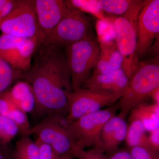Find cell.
Instances as JSON below:
<instances>
[{"label":"cell","instance_id":"6da1fadb","mask_svg":"<svg viewBox=\"0 0 159 159\" xmlns=\"http://www.w3.org/2000/svg\"><path fill=\"white\" fill-rule=\"evenodd\" d=\"M65 48L46 42L37 46L30 68L22 71L20 79L30 84L36 99V116H67V94L73 91Z\"/></svg>","mask_w":159,"mask_h":159},{"label":"cell","instance_id":"7a4b0ae2","mask_svg":"<svg viewBox=\"0 0 159 159\" xmlns=\"http://www.w3.org/2000/svg\"><path fill=\"white\" fill-rule=\"evenodd\" d=\"M159 88L158 57L139 62L129 79L125 93L117 105L119 116L125 118L132 109L144 103Z\"/></svg>","mask_w":159,"mask_h":159},{"label":"cell","instance_id":"3957f363","mask_svg":"<svg viewBox=\"0 0 159 159\" xmlns=\"http://www.w3.org/2000/svg\"><path fill=\"white\" fill-rule=\"evenodd\" d=\"M70 123L64 116L48 115L31 127L29 135L37 136L38 139L50 145L59 156L78 158L84 150L78 145Z\"/></svg>","mask_w":159,"mask_h":159},{"label":"cell","instance_id":"277c9868","mask_svg":"<svg viewBox=\"0 0 159 159\" xmlns=\"http://www.w3.org/2000/svg\"><path fill=\"white\" fill-rule=\"evenodd\" d=\"M64 49L73 91H76L82 87L98 62L99 44L93 34Z\"/></svg>","mask_w":159,"mask_h":159},{"label":"cell","instance_id":"5b68a950","mask_svg":"<svg viewBox=\"0 0 159 159\" xmlns=\"http://www.w3.org/2000/svg\"><path fill=\"white\" fill-rule=\"evenodd\" d=\"M145 1H138L126 13L114 20L116 43L123 58V68L129 79L139 62L136 52L137 18Z\"/></svg>","mask_w":159,"mask_h":159},{"label":"cell","instance_id":"8992f818","mask_svg":"<svg viewBox=\"0 0 159 159\" xmlns=\"http://www.w3.org/2000/svg\"><path fill=\"white\" fill-rule=\"evenodd\" d=\"M69 5L66 14L50 36L43 42L65 48L93 34L90 17L83 11Z\"/></svg>","mask_w":159,"mask_h":159},{"label":"cell","instance_id":"52a82bcc","mask_svg":"<svg viewBox=\"0 0 159 159\" xmlns=\"http://www.w3.org/2000/svg\"><path fill=\"white\" fill-rule=\"evenodd\" d=\"M2 34L42 43L38 25L34 0H20L0 25Z\"/></svg>","mask_w":159,"mask_h":159},{"label":"cell","instance_id":"ba28073f","mask_svg":"<svg viewBox=\"0 0 159 159\" xmlns=\"http://www.w3.org/2000/svg\"><path fill=\"white\" fill-rule=\"evenodd\" d=\"M117 105L85 115L75 121H70V125L79 146L97 148L103 126L116 115Z\"/></svg>","mask_w":159,"mask_h":159},{"label":"cell","instance_id":"9c48e42d","mask_svg":"<svg viewBox=\"0 0 159 159\" xmlns=\"http://www.w3.org/2000/svg\"><path fill=\"white\" fill-rule=\"evenodd\" d=\"M122 96L116 94L102 93L81 88L67 94L69 112L66 119L74 121L85 115L102 110L112 105Z\"/></svg>","mask_w":159,"mask_h":159},{"label":"cell","instance_id":"30bf717a","mask_svg":"<svg viewBox=\"0 0 159 159\" xmlns=\"http://www.w3.org/2000/svg\"><path fill=\"white\" fill-rule=\"evenodd\" d=\"M137 54L147 53L159 33V1H145L137 18Z\"/></svg>","mask_w":159,"mask_h":159},{"label":"cell","instance_id":"8fae6325","mask_svg":"<svg viewBox=\"0 0 159 159\" xmlns=\"http://www.w3.org/2000/svg\"><path fill=\"white\" fill-rule=\"evenodd\" d=\"M39 31L42 42L50 36L68 10L66 1L34 0Z\"/></svg>","mask_w":159,"mask_h":159},{"label":"cell","instance_id":"7c38bea8","mask_svg":"<svg viewBox=\"0 0 159 159\" xmlns=\"http://www.w3.org/2000/svg\"><path fill=\"white\" fill-rule=\"evenodd\" d=\"M129 78L123 68L102 74H92L82 88L102 93L122 96L125 93Z\"/></svg>","mask_w":159,"mask_h":159},{"label":"cell","instance_id":"4fadbf2b","mask_svg":"<svg viewBox=\"0 0 159 159\" xmlns=\"http://www.w3.org/2000/svg\"><path fill=\"white\" fill-rule=\"evenodd\" d=\"M125 118L115 115L103 126L97 149L111 154L119 149L118 147L125 140L128 125Z\"/></svg>","mask_w":159,"mask_h":159},{"label":"cell","instance_id":"5bb4252c","mask_svg":"<svg viewBox=\"0 0 159 159\" xmlns=\"http://www.w3.org/2000/svg\"><path fill=\"white\" fill-rule=\"evenodd\" d=\"M99 47V59L92 74H105L123 68V58L116 42L101 41Z\"/></svg>","mask_w":159,"mask_h":159},{"label":"cell","instance_id":"9a60e30c","mask_svg":"<svg viewBox=\"0 0 159 159\" xmlns=\"http://www.w3.org/2000/svg\"><path fill=\"white\" fill-rule=\"evenodd\" d=\"M12 102L17 108L28 113L33 112L36 99L33 89L30 84L25 80L19 81L8 91Z\"/></svg>","mask_w":159,"mask_h":159},{"label":"cell","instance_id":"2e32d148","mask_svg":"<svg viewBox=\"0 0 159 159\" xmlns=\"http://www.w3.org/2000/svg\"><path fill=\"white\" fill-rule=\"evenodd\" d=\"M132 119L141 121L149 132L159 128V104L143 103L137 106L129 112V121Z\"/></svg>","mask_w":159,"mask_h":159},{"label":"cell","instance_id":"e0dca14e","mask_svg":"<svg viewBox=\"0 0 159 159\" xmlns=\"http://www.w3.org/2000/svg\"><path fill=\"white\" fill-rule=\"evenodd\" d=\"M38 43L34 39H29L16 49L6 62L12 68L21 71L28 70Z\"/></svg>","mask_w":159,"mask_h":159},{"label":"cell","instance_id":"ac0fdd59","mask_svg":"<svg viewBox=\"0 0 159 159\" xmlns=\"http://www.w3.org/2000/svg\"><path fill=\"white\" fill-rule=\"evenodd\" d=\"M125 140L129 148L137 146L148 147V136L142 122L138 119L129 120Z\"/></svg>","mask_w":159,"mask_h":159},{"label":"cell","instance_id":"d6986e66","mask_svg":"<svg viewBox=\"0 0 159 159\" xmlns=\"http://www.w3.org/2000/svg\"><path fill=\"white\" fill-rule=\"evenodd\" d=\"M138 2L137 0H99L93 2L99 10L120 16L128 11Z\"/></svg>","mask_w":159,"mask_h":159},{"label":"cell","instance_id":"ffe728a7","mask_svg":"<svg viewBox=\"0 0 159 159\" xmlns=\"http://www.w3.org/2000/svg\"><path fill=\"white\" fill-rule=\"evenodd\" d=\"M13 156L14 159H39L37 144L29 135L23 136L16 143Z\"/></svg>","mask_w":159,"mask_h":159},{"label":"cell","instance_id":"44dd1931","mask_svg":"<svg viewBox=\"0 0 159 159\" xmlns=\"http://www.w3.org/2000/svg\"><path fill=\"white\" fill-rule=\"evenodd\" d=\"M22 72L0 59V95L8 92L16 80L20 79Z\"/></svg>","mask_w":159,"mask_h":159},{"label":"cell","instance_id":"7402d4cb","mask_svg":"<svg viewBox=\"0 0 159 159\" xmlns=\"http://www.w3.org/2000/svg\"><path fill=\"white\" fill-rule=\"evenodd\" d=\"M30 39L15 37L9 34L0 35V59L6 61L16 49Z\"/></svg>","mask_w":159,"mask_h":159},{"label":"cell","instance_id":"603a6c76","mask_svg":"<svg viewBox=\"0 0 159 159\" xmlns=\"http://www.w3.org/2000/svg\"><path fill=\"white\" fill-rule=\"evenodd\" d=\"M18 133L17 126L11 119L0 116V146L8 145Z\"/></svg>","mask_w":159,"mask_h":159},{"label":"cell","instance_id":"cb8c5ba5","mask_svg":"<svg viewBox=\"0 0 159 159\" xmlns=\"http://www.w3.org/2000/svg\"><path fill=\"white\" fill-rule=\"evenodd\" d=\"M7 117L14 122L18 128L19 133L21 134L22 136H29L31 127L26 113L15 107L9 113Z\"/></svg>","mask_w":159,"mask_h":159},{"label":"cell","instance_id":"d4e9b609","mask_svg":"<svg viewBox=\"0 0 159 159\" xmlns=\"http://www.w3.org/2000/svg\"><path fill=\"white\" fill-rule=\"evenodd\" d=\"M129 151L132 159H159L158 152L146 147L137 146Z\"/></svg>","mask_w":159,"mask_h":159},{"label":"cell","instance_id":"484cf974","mask_svg":"<svg viewBox=\"0 0 159 159\" xmlns=\"http://www.w3.org/2000/svg\"><path fill=\"white\" fill-rule=\"evenodd\" d=\"M20 0H0V25L20 2Z\"/></svg>","mask_w":159,"mask_h":159},{"label":"cell","instance_id":"4316f807","mask_svg":"<svg viewBox=\"0 0 159 159\" xmlns=\"http://www.w3.org/2000/svg\"><path fill=\"white\" fill-rule=\"evenodd\" d=\"M39 152V159H58L59 156L50 145L37 139L35 141Z\"/></svg>","mask_w":159,"mask_h":159},{"label":"cell","instance_id":"83f0119b","mask_svg":"<svg viewBox=\"0 0 159 159\" xmlns=\"http://www.w3.org/2000/svg\"><path fill=\"white\" fill-rule=\"evenodd\" d=\"M16 107L8 92L0 95V116H7L12 109Z\"/></svg>","mask_w":159,"mask_h":159},{"label":"cell","instance_id":"f1b7e54d","mask_svg":"<svg viewBox=\"0 0 159 159\" xmlns=\"http://www.w3.org/2000/svg\"><path fill=\"white\" fill-rule=\"evenodd\" d=\"M78 159H108L104 152L96 148L84 151Z\"/></svg>","mask_w":159,"mask_h":159},{"label":"cell","instance_id":"f546056e","mask_svg":"<svg viewBox=\"0 0 159 159\" xmlns=\"http://www.w3.org/2000/svg\"><path fill=\"white\" fill-rule=\"evenodd\" d=\"M148 136V147L150 149L158 152L159 150V128L150 132Z\"/></svg>","mask_w":159,"mask_h":159},{"label":"cell","instance_id":"4dcf8cb0","mask_svg":"<svg viewBox=\"0 0 159 159\" xmlns=\"http://www.w3.org/2000/svg\"><path fill=\"white\" fill-rule=\"evenodd\" d=\"M108 159H132L129 151L125 149H118L107 157Z\"/></svg>","mask_w":159,"mask_h":159},{"label":"cell","instance_id":"1f68e13d","mask_svg":"<svg viewBox=\"0 0 159 159\" xmlns=\"http://www.w3.org/2000/svg\"><path fill=\"white\" fill-rule=\"evenodd\" d=\"M0 159H14L13 151L8 145L0 146Z\"/></svg>","mask_w":159,"mask_h":159},{"label":"cell","instance_id":"d6a6232c","mask_svg":"<svg viewBox=\"0 0 159 159\" xmlns=\"http://www.w3.org/2000/svg\"><path fill=\"white\" fill-rule=\"evenodd\" d=\"M151 98H152L154 101V103L159 104V88L157 89L154 91L150 96Z\"/></svg>","mask_w":159,"mask_h":159},{"label":"cell","instance_id":"836d02e7","mask_svg":"<svg viewBox=\"0 0 159 159\" xmlns=\"http://www.w3.org/2000/svg\"><path fill=\"white\" fill-rule=\"evenodd\" d=\"M58 159H73L70 157L68 156H59Z\"/></svg>","mask_w":159,"mask_h":159}]
</instances>
